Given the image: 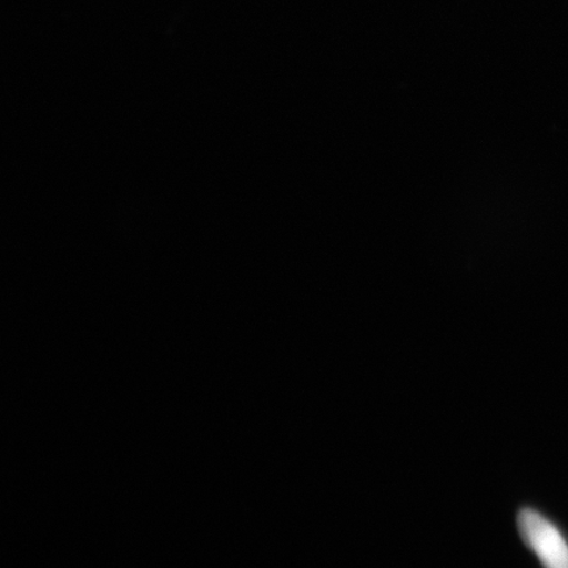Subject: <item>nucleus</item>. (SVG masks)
<instances>
[{
	"mask_svg": "<svg viewBox=\"0 0 568 568\" xmlns=\"http://www.w3.org/2000/svg\"><path fill=\"white\" fill-rule=\"evenodd\" d=\"M517 524L525 545L544 568H568V544L556 525L530 508L518 514Z\"/></svg>",
	"mask_w": 568,
	"mask_h": 568,
	"instance_id": "1",
	"label": "nucleus"
}]
</instances>
